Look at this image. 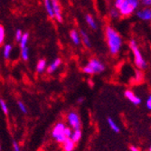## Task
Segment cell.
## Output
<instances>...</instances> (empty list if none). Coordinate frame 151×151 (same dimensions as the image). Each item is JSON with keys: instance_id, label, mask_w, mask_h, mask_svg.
I'll use <instances>...</instances> for the list:
<instances>
[{"instance_id": "obj_1", "label": "cell", "mask_w": 151, "mask_h": 151, "mask_svg": "<svg viewBox=\"0 0 151 151\" xmlns=\"http://www.w3.org/2000/svg\"><path fill=\"white\" fill-rule=\"evenodd\" d=\"M105 35L109 52L112 55H117L122 46V38L120 35L111 26L106 27Z\"/></svg>"}, {"instance_id": "obj_2", "label": "cell", "mask_w": 151, "mask_h": 151, "mask_svg": "<svg viewBox=\"0 0 151 151\" xmlns=\"http://www.w3.org/2000/svg\"><path fill=\"white\" fill-rule=\"evenodd\" d=\"M129 48L131 49L133 54H134V63H135V65L139 68V70H143V69H146L147 67V62L146 60L144 59L142 53L137 45V42L135 40H130L129 42Z\"/></svg>"}, {"instance_id": "obj_3", "label": "cell", "mask_w": 151, "mask_h": 151, "mask_svg": "<svg viewBox=\"0 0 151 151\" xmlns=\"http://www.w3.org/2000/svg\"><path fill=\"white\" fill-rule=\"evenodd\" d=\"M139 5V0H125L121 7L119 9V15L123 17L130 16L131 14L138 8Z\"/></svg>"}, {"instance_id": "obj_4", "label": "cell", "mask_w": 151, "mask_h": 151, "mask_svg": "<svg viewBox=\"0 0 151 151\" xmlns=\"http://www.w3.org/2000/svg\"><path fill=\"white\" fill-rule=\"evenodd\" d=\"M66 126L63 122H58L52 129V138L55 139L58 143H63L65 139H67L64 136V129Z\"/></svg>"}, {"instance_id": "obj_5", "label": "cell", "mask_w": 151, "mask_h": 151, "mask_svg": "<svg viewBox=\"0 0 151 151\" xmlns=\"http://www.w3.org/2000/svg\"><path fill=\"white\" fill-rule=\"evenodd\" d=\"M67 121H68V123H69L71 129H73V130L81 129V120H80L79 115L76 112L71 111V112L68 113Z\"/></svg>"}, {"instance_id": "obj_6", "label": "cell", "mask_w": 151, "mask_h": 151, "mask_svg": "<svg viewBox=\"0 0 151 151\" xmlns=\"http://www.w3.org/2000/svg\"><path fill=\"white\" fill-rule=\"evenodd\" d=\"M52 3V7L53 11V16L54 18L59 23H63V15H62V9H61V5L58 0H51Z\"/></svg>"}, {"instance_id": "obj_7", "label": "cell", "mask_w": 151, "mask_h": 151, "mask_svg": "<svg viewBox=\"0 0 151 151\" xmlns=\"http://www.w3.org/2000/svg\"><path fill=\"white\" fill-rule=\"evenodd\" d=\"M88 66L91 68L94 73H101L105 70L104 64L97 59H91L88 63Z\"/></svg>"}, {"instance_id": "obj_8", "label": "cell", "mask_w": 151, "mask_h": 151, "mask_svg": "<svg viewBox=\"0 0 151 151\" xmlns=\"http://www.w3.org/2000/svg\"><path fill=\"white\" fill-rule=\"evenodd\" d=\"M125 97L131 102L133 103L134 105H139L141 103V99L139 98L138 96H136V94L132 91H129V90H127L124 93Z\"/></svg>"}, {"instance_id": "obj_9", "label": "cell", "mask_w": 151, "mask_h": 151, "mask_svg": "<svg viewBox=\"0 0 151 151\" xmlns=\"http://www.w3.org/2000/svg\"><path fill=\"white\" fill-rule=\"evenodd\" d=\"M137 16L139 18L144 21H149L151 19V10L150 8H144L137 12Z\"/></svg>"}, {"instance_id": "obj_10", "label": "cell", "mask_w": 151, "mask_h": 151, "mask_svg": "<svg viewBox=\"0 0 151 151\" xmlns=\"http://www.w3.org/2000/svg\"><path fill=\"white\" fill-rule=\"evenodd\" d=\"M61 63H62V60L60 58H56L47 67V73H52L53 72H55L59 68V66L61 65Z\"/></svg>"}, {"instance_id": "obj_11", "label": "cell", "mask_w": 151, "mask_h": 151, "mask_svg": "<svg viewBox=\"0 0 151 151\" xmlns=\"http://www.w3.org/2000/svg\"><path fill=\"white\" fill-rule=\"evenodd\" d=\"M62 144H63V151H73L75 148V143L71 139H65Z\"/></svg>"}, {"instance_id": "obj_12", "label": "cell", "mask_w": 151, "mask_h": 151, "mask_svg": "<svg viewBox=\"0 0 151 151\" xmlns=\"http://www.w3.org/2000/svg\"><path fill=\"white\" fill-rule=\"evenodd\" d=\"M70 37H71V39H72V41H73V43L74 45H80V43H81V38H80L79 33H78L76 30H72V31L70 32Z\"/></svg>"}, {"instance_id": "obj_13", "label": "cell", "mask_w": 151, "mask_h": 151, "mask_svg": "<svg viewBox=\"0 0 151 151\" xmlns=\"http://www.w3.org/2000/svg\"><path fill=\"white\" fill-rule=\"evenodd\" d=\"M46 68V61L45 59H41L38 61L37 64H36V71L39 73H44V71L45 70Z\"/></svg>"}, {"instance_id": "obj_14", "label": "cell", "mask_w": 151, "mask_h": 151, "mask_svg": "<svg viewBox=\"0 0 151 151\" xmlns=\"http://www.w3.org/2000/svg\"><path fill=\"white\" fill-rule=\"evenodd\" d=\"M44 4H45V9H46V12H47V14H48V16H49L51 18H54L51 0H44Z\"/></svg>"}, {"instance_id": "obj_15", "label": "cell", "mask_w": 151, "mask_h": 151, "mask_svg": "<svg viewBox=\"0 0 151 151\" xmlns=\"http://www.w3.org/2000/svg\"><path fill=\"white\" fill-rule=\"evenodd\" d=\"M85 20H86L87 24H89V26L91 27V29H93V30H96V29H97V27H98V26H97V24H96L94 18H93L91 15H86Z\"/></svg>"}, {"instance_id": "obj_16", "label": "cell", "mask_w": 151, "mask_h": 151, "mask_svg": "<svg viewBox=\"0 0 151 151\" xmlns=\"http://www.w3.org/2000/svg\"><path fill=\"white\" fill-rule=\"evenodd\" d=\"M81 138V129H74V131H73L72 136H71L70 139L74 143H76V142L80 141Z\"/></svg>"}, {"instance_id": "obj_17", "label": "cell", "mask_w": 151, "mask_h": 151, "mask_svg": "<svg viewBox=\"0 0 151 151\" xmlns=\"http://www.w3.org/2000/svg\"><path fill=\"white\" fill-rule=\"evenodd\" d=\"M80 34L81 35V38H82V41H83L84 45L87 46V47H91V40L88 36V35L86 34V32L84 30H81L80 31Z\"/></svg>"}, {"instance_id": "obj_18", "label": "cell", "mask_w": 151, "mask_h": 151, "mask_svg": "<svg viewBox=\"0 0 151 151\" xmlns=\"http://www.w3.org/2000/svg\"><path fill=\"white\" fill-rule=\"evenodd\" d=\"M28 38H29V35L28 33H24L23 34L21 39H20V48L23 49L24 47H26V45H27V42H28Z\"/></svg>"}, {"instance_id": "obj_19", "label": "cell", "mask_w": 151, "mask_h": 151, "mask_svg": "<svg viewBox=\"0 0 151 151\" xmlns=\"http://www.w3.org/2000/svg\"><path fill=\"white\" fill-rule=\"evenodd\" d=\"M108 123L109 126L111 127V129L114 131V132H119V127L116 124V122L111 119V118H108Z\"/></svg>"}, {"instance_id": "obj_20", "label": "cell", "mask_w": 151, "mask_h": 151, "mask_svg": "<svg viewBox=\"0 0 151 151\" xmlns=\"http://www.w3.org/2000/svg\"><path fill=\"white\" fill-rule=\"evenodd\" d=\"M21 56L24 61H27L29 59V49L27 46L21 49Z\"/></svg>"}, {"instance_id": "obj_21", "label": "cell", "mask_w": 151, "mask_h": 151, "mask_svg": "<svg viewBox=\"0 0 151 151\" xmlns=\"http://www.w3.org/2000/svg\"><path fill=\"white\" fill-rule=\"evenodd\" d=\"M11 52H12V45H6L5 47H4V57L6 59H8L10 57V54H11Z\"/></svg>"}, {"instance_id": "obj_22", "label": "cell", "mask_w": 151, "mask_h": 151, "mask_svg": "<svg viewBox=\"0 0 151 151\" xmlns=\"http://www.w3.org/2000/svg\"><path fill=\"white\" fill-rule=\"evenodd\" d=\"M0 108L2 109V111L4 112L5 115H7L8 114V108H7V105L6 104L5 101L0 99Z\"/></svg>"}, {"instance_id": "obj_23", "label": "cell", "mask_w": 151, "mask_h": 151, "mask_svg": "<svg viewBox=\"0 0 151 151\" xmlns=\"http://www.w3.org/2000/svg\"><path fill=\"white\" fill-rule=\"evenodd\" d=\"M5 36H6V33H5L4 26L3 25H0V45H1L4 43Z\"/></svg>"}, {"instance_id": "obj_24", "label": "cell", "mask_w": 151, "mask_h": 151, "mask_svg": "<svg viewBox=\"0 0 151 151\" xmlns=\"http://www.w3.org/2000/svg\"><path fill=\"white\" fill-rule=\"evenodd\" d=\"M72 133H73V130H72L71 128H69V127L65 128V129H64V136H65L66 139H70L71 136H72Z\"/></svg>"}, {"instance_id": "obj_25", "label": "cell", "mask_w": 151, "mask_h": 151, "mask_svg": "<svg viewBox=\"0 0 151 151\" xmlns=\"http://www.w3.org/2000/svg\"><path fill=\"white\" fill-rule=\"evenodd\" d=\"M119 12L118 9L113 8V9L111 10V17L117 18V17H119Z\"/></svg>"}, {"instance_id": "obj_26", "label": "cell", "mask_w": 151, "mask_h": 151, "mask_svg": "<svg viewBox=\"0 0 151 151\" xmlns=\"http://www.w3.org/2000/svg\"><path fill=\"white\" fill-rule=\"evenodd\" d=\"M18 107H19L20 111H21L23 113H26V112H27V109H26L25 105H24L22 101H18Z\"/></svg>"}, {"instance_id": "obj_27", "label": "cell", "mask_w": 151, "mask_h": 151, "mask_svg": "<svg viewBox=\"0 0 151 151\" xmlns=\"http://www.w3.org/2000/svg\"><path fill=\"white\" fill-rule=\"evenodd\" d=\"M82 71H83V72H84L85 73H87V74H93V73H94L93 71L91 70V68L89 67L88 65H86L85 67L82 68Z\"/></svg>"}, {"instance_id": "obj_28", "label": "cell", "mask_w": 151, "mask_h": 151, "mask_svg": "<svg viewBox=\"0 0 151 151\" xmlns=\"http://www.w3.org/2000/svg\"><path fill=\"white\" fill-rule=\"evenodd\" d=\"M124 2H125V0H116L115 1V8L119 10Z\"/></svg>"}, {"instance_id": "obj_29", "label": "cell", "mask_w": 151, "mask_h": 151, "mask_svg": "<svg viewBox=\"0 0 151 151\" xmlns=\"http://www.w3.org/2000/svg\"><path fill=\"white\" fill-rule=\"evenodd\" d=\"M22 35H23L22 31H21L20 29L17 30V32H16V40H17V41H20V39H21V37H22Z\"/></svg>"}, {"instance_id": "obj_30", "label": "cell", "mask_w": 151, "mask_h": 151, "mask_svg": "<svg viewBox=\"0 0 151 151\" xmlns=\"http://www.w3.org/2000/svg\"><path fill=\"white\" fill-rule=\"evenodd\" d=\"M13 147H14V151H20V147H19V146H18L17 141L13 142Z\"/></svg>"}, {"instance_id": "obj_31", "label": "cell", "mask_w": 151, "mask_h": 151, "mask_svg": "<svg viewBox=\"0 0 151 151\" xmlns=\"http://www.w3.org/2000/svg\"><path fill=\"white\" fill-rule=\"evenodd\" d=\"M146 106L148 109H151V97L149 96V97L147 98V101H146Z\"/></svg>"}, {"instance_id": "obj_32", "label": "cell", "mask_w": 151, "mask_h": 151, "mask_svg": "<svg viewBox=\"0 0 151 151\" xmlns=\"http://www.w3.org/2000/svg\"><path fill=\"white\" fill-rule=\"evenodd\" d=\"M142 3L146 6H149L151 5V0H142Z\"/></svg>"}, {"instance_id": "obj_33", "label": "cell", "mask_w": 151, "mask_h": 151, "mask_svg": "<svg viewBox=\"0 0 151 151\" xmlns=\"http://www.w3.org/2000/svg\"><path fill=\"white\" fill-rule=\"evenodd\" d=\"M129 149H130V151H140L139 148H138V147H135V146H131V147H129Z\"/></svg>"}, {"instance_id": "obj_34", "label": "cell", "mask_w": 151, "mask_h": 151, "mask_svg": "<svg viewBox=\"0 0 151 151\" xmlns=\"http://www.w3.org/2000/svg\"><path fill=\"white\" fill-rule=\"evenodd\" d=\"M83 101H84V98H82V97H81V98H79V99H78V102H79V103H81V102H83Z\"/></svg>"}, {"instance_id": "obj_35", "label": "cell", "mask_w": 151, "mask_h": 151, "mask_svg": "<svg viewBox=\"0 0 151 151\" xmlns=\"http://www.w3.org/2000/svg\"><path fill=\"white\" fill-rule=\"evenodd\" d=\"M0 150H1V147H0Z\"/></svg>"}]
</instances>
